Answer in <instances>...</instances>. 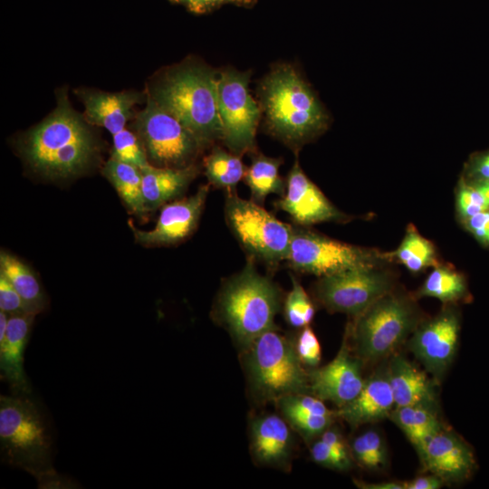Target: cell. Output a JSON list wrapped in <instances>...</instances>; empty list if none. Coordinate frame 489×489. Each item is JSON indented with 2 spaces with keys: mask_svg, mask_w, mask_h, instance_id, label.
I'll use <instances>...</instances> for the list:
<instances>
[{
  "mask_svg": "<svg viewBox=\"0 0 489 489\" xmlns=\"http://www.w3.org/2000/svg\"><path fill=\"white\" fill-rule=\"evenodd\" d=\"M0 273L21 295L30 312L37 314L46 306V296L34 273L14 255L1 251Z\"/></svg>",
  "mask_w": 489,
  "mask_h": 489,
  "instance_id": "obj_25",
  "label": "cell"
},
{
  "mask_svg": "<svg viewBox=\"0 0 489 489\" xmlns=\"http://www.w3.org/2000/svg\"><path fill=\"white\" fill-rule=\"evenodd\" d=\"M245 169L240 156L220 147H215L205 160V174L209 184L226 193L235 192L237 184L244 179Z\"/></svg>",
  "mask_w": 489,
  "mask_h": 489,
  "instance_id": "obj_28",
  "label": "cell"
},
{
  "mask_svg": "<svg viewBox=\"0 0 489 489\" xmlns=\"http://www.w3.org/2000/svg\"><path fill=\"white\" fill-rule=\"evenodd\" d=\"M355 484L362 489H404L403 482L386 481L379 483H367L363 481H354Z\"/></svg>",
  "mask_w": 489,
  "mask_h": 489,
  "instance_id": "obj_42",
  "label": "cell"
},
{
  "mask_svg": "<svg viewBox=\"0 0 489 489\" xmlns=\"http://www.w3.org/2000/svg\"><path fill=\"white\" fill-rule=\"evenodd\" d=\"M388 375L395 407L422 406L436 411L437 394L434 379L407 358L390 359Z\"/></svg>",
  "mask_w": 489,
  "mask_h": 489,
  "instance_id": "obj_21",
  "label": "cell"
},
{
  "mask_svg": "<svg viewBox=\"0 0 489 489\" xmlns=\"http://www.w3.org/2000/svg\"><path fill=\"white\" fill-rule=\"evenodd\" d=\"M26 396H0L1 459L34 475L40 488L72 487L53 466L50 434L38 407Z\"/></svg>",
  "mask_w": 489,
  "mask_h": 489,
  "instance_id": "obj_2",
  "label": "cell"
},
{
  "mask_svg": "<svg viewBox=\"0 0 489 489\" xmlns=\"http://www.w3.org/2000/svg\"><path fill=\"white\" fill-rule=\"evenodd\" d=\"M282 159L256 154L245 169L244 181L250 189L252 200L262 205L271 194L285 193L286 181L279 174Z\"/></svg>",
  "mask_w": 489,
  "mask_h": 489,
  "instance_id": "obj_26",
  "label": "cell"
},
{
  "mask_svg": "<svg viewBox=\"0 0 489 489\" xmlns=\"http://www.w3.org/2000/svg\"><path fill=\"white\" fill-rule=\"evenodd\" d=\"M140 170L146 208L151 211L180 197L197 176L199 168L194 163L184 168L149 164Z\"/></svg>",
  "mask_w": 489,
  "mask_h": 489,
  "instance_id": "obj_23",
  "label": "cell"
},
{
  "mask_svg": "<svg viewBox=\"0 0 489 489\" xmlns=\"http://www.w3.org/2000/svg\"><path fill=\"white\" fill-rule=\"evenodd\" d=\"M362 360L352 355L346 332L336 357L328 364L308 370L310 394L338 408L351 401L361 390Z\"/></svg>",
  "mask_w": 489,
  "mask_h": 489,
  "instance_id": "obj_16",
  "label": "cell"
},
{
  "mask_svg": "<svg viewBox=\"0 0 489 489\" xmlns=\"http://www.w3.org/2000/svg\"><path fill=\"white\" fill-rule=\"evenodd\" d=\"M274 206L287 213L300 226L340 222L348 218L305 175L298 160H295L287 176L285 193L274 202Z\"/></svg>",
  "mask_w": 489,
  "mask_h": 489,
  "instance_id": "obj_14",
  "label": "cell"
},
{
  "mask_svg": "<svg viewBox=\"0 0 489 489\" xmlns=\"http://www.w3.org/2000/svg\"><path fill=\"white\" fill-rule=\"evenodd\" d=\"M225 217L228 227L249 257L273 271L286 261L293 225L277 219L253 200L226 193Z\"/></svg>",
  "mask_w": 489,
  "mask_h": 489,
  "instance_id": "obj_8",
  "label": "cell"
},
{
  "mask_svg": "<svg viewBox=\"0 0 489 489\" xmlns=\"http://www.w3.org/2000/svg\"><path fill=\"white\" fill-rule=\"evenodd\" d=\"M133 126L147 157L157 167H187L204 148L187 127L149 95Z\"/></svg>",
  "mask_w": 489,
  "mask_h": 489,
  "instance_id": "obj_10",
  "label": "cell"
},
{
  "mask_svg": "<svg viewBox=\"0 0 489 489\" xmlns=\"http://www.w3.org/2000/svg\"><path fill=\"white\" fill-rule=\"evenodd\" d=\"M96 152L87 121L71 107L65 93L55 110L27 134L23 153L30 166L51 178H66L83 172Z\"/></svg>",
  "mask_w": 489,
  "mask_h": 489,
  "instance_id": "obj_1",
  "label": "cell"
},
{
  "mask_svg": "<svg viewBox=\"0 0 489 489\" xmlns=\"http://www.w3.org/2000/svg\"><path fill=\"white\" fill-rule=\"evenodd\" d=\"M323 442L330 446L335 452L346 458H351L350 447L347 446L340 432L334 427H328L320 436Z\"/></svg>",
  "mask_w": 489,
  "mask_h": 489,
  "instance_id": "obj_39",
  "label": "cell"
},
{
  "mask_svg": "<svg viewBox=\"0 0 489 489\" xmlns=\"http://www.w3.org/2000/svg\"><path fill=\"white\" fill-rule=\"evenodd\" d=\"M474 172L484 182H489V153L477 161Z\"/></svg>",
  "mask_w": 489,
  "mask_h": 489,
  "instance_id": "obj_43",
  "label": "cell"
},
{
  "mask_svg": "<svg viewBox=\"0 0 489 489\" xmlns=\"http://www.w3.org/2000/svg\"><path fill=\"white\" fill-rule=\"evenodd\" d=\"M149 96L187 127L205 147L223 140L217 106V77L213 71L185 66L168 73Z\"/></svg>",
  "mask_w": 489,
  "mask_h": 489,
  "instance_id": "obj_5",
  "label": "cell"
},
{
  "mask_svg": "<svg viewBox=\"0 0 489 489\" xmlns=\"http://www.w3.org/2000/svg\"><path fill=\"white\" fill-rule=\"evenodd\" d=\"M392 289L390 274L375 266L320 277L314 292L328 311L356 317Z\"/></svg>",
  "mask_w": 489,
  "mask_h": 489,
  "instance_id": "obj_12",
  "label": "cell"
},
{
  "mask_svg": "<svg viewBox=\"0 0 489 489\" xmlns=\"http://www.w3.org/2000/svg\"><path fill=\"white\" fill-rule=\"evenodd\" d=\"M394 408L388 368H383L365 379L360 393L339 408L336 416L355 427L388 417Z\"/></svg>",
  "mask_w": 489,
  "mask_h": 489,
  "instance_id": "obj_19",
  "label": "cell"
},
{
  "mask_svg": "<svg viewBox=\"0 0 489 489\" xmlns=\"http://www.w3.org/2000/svg\"><path fill=\"white\" fill-rule=\"evenodd\" d=\"M350 455L364 469L382 470L388 463V453L381 435L376 430H367L356 436L350 445Z\"/></svg>",
  "mask_w": 489,
  "mask_h": 489,
  "instance_id": "obj_31",
  "label": "cell"
},
{
  "mask_svg": "<svg viewBox=\"0 0 489 489\" xmlns=\"http://www.w3.org/2000/svg\"><path fill=\"white\" fill-rule=\"evenodd\" d=\"M466 285L462 274L452 268L436 266L417 292V297H432L443 302L463 299Z\"/></svg>",
  "mask_w": 489,
  "mask_h": 489,
  "instance_id": "obj_30",
  "label": "cell"
},
{
  "mask_svg": "<svg viewBox=\"0 0 489 489\" xmlns=\"http://www.w3.org/2000/svg\"><path fill=\"white\" fill-rule=\"evenodd\" d=\"M388 418L403 431L415 448L444 428L436 411L422 406L395 407Z\"/></svg>",
  "mask_w": 489,
  "mask_h": 489,
  "instance_id": "obj_27",
  "label": "cell"
},
{
  "mask_svg": "<svg viewBox=\"0 0 489 489\" xmlns=\"http://www.w3.org/2000/svg\"><path fill=\"white\" fill-rule=\"evenodd\" d=\"M354 318L347 332L355 355L363 362L377 361L392 354L420 323L413 302L392 291Z\"/></svg>",
  "mask_w": 489,
  "mask_h": 489,
  "instance_id": "obj_7",
  "label": "cell"
},
{
  "mask_svg": "<svg viewBox=\"0 0 489 489\" xmlns=\"http://www.w3.org/2000/svg\"><path fill=\"white\" fill-rule=\"evenodd\" d=\"M209 186H201L188 197L165 204L154 228L145 231L130 225L136 243L148 247L177 244L196 230L206 200Z\"/></svg>",
  "mask_w": 489,
  "mask_h": 489,
  "instance_id": "obj_15",
  "label": "cell"
},
{
  "mask_svg": "<svg viewBox=\"0 0 489 489\" xmlns=\"http://www.w3.org/2000/svg\"><path fill=\"white\" fill-rule=\"evenodd\" d=\"M77 94L85 106L86 121L105 128L111 135L125 129L133 107L142 98L135 91L109 93L87 89L78 90Z\"/></svg>",
  "mask_w": 489,
  "mask_h": 489,
  "instance_id": "obj_22",
  "label": "cell"
},
{
  "mask_svg": "<svg viewBox=\"0 0 489 489\" xmlns=\"http://www.w3.org/2000/svg\"><path fill=\"white\" fill-rule=\"evenodd\" d=\"M384 254L387 260L396 259L414 273L428 266H438L433 244L423 237L412 225L407 229L398 248Z\"/></svg>",
  "mask_w": 489,
  "mask_h": 489,
  "instance_id": "obj_29",
  "label": "cell"
},
{
  "mask_svg": "<svg viewBox=\"0 0 489 489\" xmlns=\"http://www.w3.org/2000/svg\"><path fill=\"white\" fill-rule=\"evenodd\" d=\"M459 332L458 313L447 307L420 322L408 340L409 350L437 381L443 379L455 357Z\"/></svg>",
  "mask_w": 489,
  "mask_h": 489,
  "instance_id": "obj_13",
  "label": "cell"
},
{
  "mask_svg": "<svg viewBox=\"0 0 489 489\" xmlns=\"http://www.w3.org/2000/svg\"><path fill=\"white\" fill-rule=\"evenodd\" d=\"M242 363L253 397L262 403L298 393H310L309 374L294 345L277 327L242 350Z\"/></svg>",
  "mask_w": 489,
  "mask_h": 489,
  "instance_id": "obj_6",
  "label": "cell"
},
{
  "mask_svg": "<svg viewBox=\"0 0 489 489\" xmlns=\"http://www.w3.org/2000/svg\"><path fill=\"white\" fill-rule=\"evenodd\" d=\"M416 449L424 470L438 476L445 484L465 482L477 467L471 446L456 433L445 427Z\"/></svg>",
  "mask_w": 489,
  "mask_h": 489,
  "instance_id": "obj_17",
  "label": "cell"
},
{
  "mask_svg": "<svg viewBox=\"0 0 489 489\" xmlns=\"http://www.w3.org/2000/svg\"><path fill=\"white\" fill-rule=\"evenodd\" d=\"M0 311L9 316L32 313L21 295L2 273H0Z\"/></svg>",
  "mask_w": 489,
  "mask_h": 489,
  "instance_id": "obj_36",
  "label": "cell"
},
{
  "mask_svg": "<svg viewBox=\"0 0 489 489\" xmlns=\"http://www.w3.org/2000/svg\"><path fill=\"white\" fill-rule=\"evenodd\" d=\"M468 229L482 242L489 244V212H479L466 219Z\"/></svg>",
  "mask_w": 489,
  "mask_h": 489,
  "instance_id": "obj_38",
  "label": "cell"
},
{
  "mask_svg": "<svg viewBox=\"0 0 489 489\" xmlns=\"http://www.w3.org/2000/svg\"><path fill=\"white\" fill-rule=\"evenodd\" d=\"M102 174L131 213L141 217L146 215L140 168L110 158L105 163Z\"/></svg>",
  "mask_w": 489,
  "mask_h": 489,
  "instance_id": "obj_24",
  "label": "cell"
},
{
  "mask_svg": "<svg viewBox=\"0 0 489 489\" xmlns=\"http://www.w3.org/2000/svg\"><path fill=\"white\" fill-rule=\"evenodd\" d=\"M310 451L312 460L324 467L345 471L351 466V458L341 456L321 438L312 443Z\"/></svg>",
  "mask_w": 489,
  "mask_h": 489,
  "instance_id": "obj_35",
  "label": "cell"
},
{
  "mask_svg": "<svg viewBox=\"0 0 489 489\" xmlns=\"http://www.w3.org/2000/svg\"><path fill=\"white\" fill-rule=\"evenodd\" d=\"M197 13L206 12L225 3H247L250 0H172Z\"/></svg>",
  "mask_w": 489,
  "mask_h": 489,
  "instance_id": "obj_40",
  "label": "cell"
},
{
  "mask_svg": "<svg viewBox=\"0 0 489 489\" xmlns=\"http://www.w3.org/2000/svg\"><path fill=\"white\" fill-rule=\"evenodd\" d=\"M292 289L283 302V315L289 325L304 328L312 322L315 308L304 288L292 276Z\"/></svg>",
  "mask_w": 489,
  "mask_h": 489,
  "instance_id": "obj_32",
  "label": "cell"
},
{
  "mask_svg": "<svg viewBox=\"0 0 489 489\" xmlns=\"http://www.w3.org/2000/svg\"><path fill=\"white\" fill-rule=\"evenodd\" d=\"M35 314L11 315L7 330L0 340V373L14 395H29L31 386L24 369V353Z\"/></svg>",
  "mask_w": 489,
  "mask_h": 489,
  "instance_id": "obj_20",
  "label": "cell"
},
{
  "mask_svg": "<svg viewBox=\"0 0 489 489\" xmlns=\"http://www.w3.org/2000/svg\"><path fill=\"white\" fill-rule=\"evenodd\" d=\"M294 345L303 366L311 369L318 367L321 359V349L317 336L310 326L302 328Z\"/></svg>",
  "mask_w": 489,
  "mask_h": 489,
  "instance_id": "obj_34",
  "label": "cell"
},
{
  "mask_svg": "<svg viewBox=\"0 0 489 489\" xmlns=\"http://www.w3.org/2000/svg\"><path fill=\"white\" fill-rule=\"evenodd\" d=\"M457 207L462 216L466 219L479 212L485 211L475 203L471 186H466L465 184H463L458 190Z\"/></svg>",
  "mask_w": 489,
  "mask_h": 489,
  "instance_id": "obj_37",
  "label": "cell"
},
{
  "mask_svg": "<svg viewBox=\"0 0 489 489\" xmlns=\"http://www.w3.org/2000/svg\"><path fill=\"white\" fill-rule=\"evenodd\" d=\"M250 452L259 465L287 469L293 451L292 427L276 414H263L250 421Z\"/></svg>",
  "mask_w": 489,
  "mask_h": 489,
  "instance_id": "obj_18",
  "label": "cell"
},
{
  "mask_svg": "<svg viewBox=\"0 0 489 489\" xmlns=\"http://www.w3.org/2000/svg\"><path fill=\"white\" fill-rule=\"evenodd\" d=\"M279 286L257 272L248 257L244 268L223 283L214 307V321L222 324L243 350L262 333L276 328L283 308Z\"/></svg>",
  "mask_w": 489,
  "mask_h": 489,
  "instance_id": "obj_3",
  "label": "cell"
},
{
  "mask_svg": "<svg viewBox=\"0 0 489 489\" xmlns=\"http://www.w3.org/2000/svg\"><path fill=\"white\" fill-rule=\"evenodd\" d=\"M445 484L438 476L430 474L403 482L404 489H439Z\"/></svg>",
  "mask_w": 489,
  "mask_h": 489,
  "instance_id": "obj_41",
  "label": "cell"
},
{
  "mask_svg": "<svg viewBox=\"0 0 489 489\" xmlns=\"http://www.w3.org/2000/svg\"><path fill=\"white\" fill-rule=\"evenodd\" d=\"M112 137V158L133 165L140 169L149 164L139 139L133 132L124 129Z\"/></svg>",
  "mask_w": 489,
  "mask_h": 489,
  "instance_id": "obj_33",
  "label": "cell"
},
{
  "mask_svg": "<svg viewBox=\"0 0 489 489\" xmlns=\"http://www.w3.org/2000/svg\"><path fill=\"white\" fill-rule=\"evenodd\" d=\"M261 96L269 130L293 149L327 126V115L313 91L289 65H280L265 77Z\"/></svg>",
  "mask_w": 489,
  "mask_h": 489,
  "instance_id": "obj_4",
  "label": "cell"
},
{
  "mask_svg": "<svg viewBox=\"0 0 489 489\" xmlns=\"http://www.w3.org/2000/svg\"><path fill=\"white\" fill-rule=\"evenodd\" d=\"M385 260V254L379 252L294 225L285 262L293 271L322 277L354 268L375 267Z\"/></svg>",
  "mask_w": 489,
  "mask_h": 489,
  "instance_id": "obj_9",
  "label": "cell"
},
{
  "mask_svg": "<svg viewBox=\"0 0 489 489\" xmlns=\"http://www.w3.org/2000/svg\"><path fill=\"white\" fill-rule=\"evenodd\" d=\"M249 73L233 70L217 77V106L223 127V142L238 155L254 149L261 110L248 91Z\"/></svg>",
  "mask_w": 489,
  "mask_h": 489,
  "instance_id": "obj_11",
  "label": "cell"
}]
</instances>
